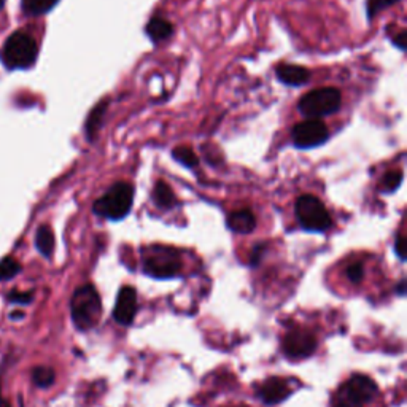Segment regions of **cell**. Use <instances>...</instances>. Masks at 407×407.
Masks as SVG:
<instances>
[{"label": "cell", "instance_id": "1", "mask_svg": "<svg viewBox=\"0 0 407 407\" xmlns=\"http://www.w3.org/2000/svg\"><path fill=\"white\" fill-rule=\"evenodd\" d=\"M38 45L31 34L16 31L0 48V62L6 71H27L36 64Z\"/></svg>", "mask_w": 407, "mask_h": 407}, {"label": "cell", "instance_id": "2", "mask_svg": "<svg viewBox=\"0 0 407 407\" xmlns=\"http://www.w3.org/2000/svg\"><path fill=\"white\" fill-rule=\"evenodd\" d=\"M134 204V188L130 183L118 182L112 185L108 191L94 202L96 215L107 218L110 222H120L129 215Z\"/></svg>", "mask_w": 407, "mask_h": 407}, {"label": "cell", "instance_id": "3", "mask_svg": "<svg viewBox=\"0 0 407 407\" xmlns=\"http://www.w3.org/2000/svg\"><path fill=\"white\" fill-rule=\"evenodd\" d=\"M73 325L80 331H88L98 325L102 315V304L98 289L93 285H83L75 289L71 301Z\"/></svg>", "mask_w": 407, "mask_h": 407}, {"label": "cell", "instance_id": "4", "mask_svg": "<svg viewBox=\"0 0 407 407\" xmlns=\"http://www.w3.org/2000/svg\"><path fill=\"white\" fill-rule=\"evenodd\" d=\"M143 272L153 279H172L180 272L182 259L170 247L155 245L143 253Z\"/></svg>", "mask_w": 407, "mask_h": 407}, {"label": "cell", "instance_id": "5", "mask_svg": "<svg viewBox=\"0 0 407 407\" xmlns=\"http://www.w3.org/2000/svg\"><path fill=\"white\" fill-rule=\"evenodd\" d=\"M342 105V94L336 88H319L307 93L298 103L299 112L307 120H320L333 115Z\"/></svg>", "mask_w": 407, "mask_h": 407}, {"label": "cell", "instance_id": "6", "mask_svg": "<svg viewBox=\"0 0 407 407\" xmlns=\"http://www.w3.org/2000/svg\"><path fill=\"white\" fill-rule=\"evenodd\" d=\"M377 395V385L368 376L356 374L341 385L333 398V407H363Z\"/></svg>", "mask_w": 407, "mask_h": 407}, {"label": "cell", "instance_id": "7", "mask_svg": "<svg viewBox=\"0 0 407 407\" xmlns=\"http://www.w3.org/2000/svg\"><path fill=\"white\" fill-rule=\"evenodd\" d=\"M296 218L299 225L310 232H323L333 225L329 213L319 197L314 195H302L296 201Z\"/></svg>", "mask_w": 407, "mask_h": 407}, {"label": "cell", "instance_id": "8", "mask_svg": "<svg viewBox=\"0 0 407 407\" xmlns=\"http://www.w3.org/2000/svg\"><path fill=\"white\" fill-rule=\"evenodd\" d=\"M292 139L296 148H315L328 142L329 129L321 120H306L293 128Z\"/></svg>", "mask_w": 407, "mask_h": 407}, {"label": "cell", "instance_id": "9", "mask_svg": "<svg viewBox=\"0 0 407 407\" xmlns=\"http://www.w3.org/2000/svg\"><path fill=\"white\" fill-rule=\"evenodd\" d=\"M316 349V339L306 329H292L284 337V351L289 358H306Z\"/></svg>", "mask_w": 407, "mask_h": 407}, {"label": "cell", "instance_id": "10", "mask_svg": "<svg viewBox=\"0 0 407 407\" xmlns=\"http://www.w3.org/2000/svg\"><path fill=\"white\" fill-rule=\"evenodd\" d=\"M137 314V293L134 287H123L116 298L113 319L120 325H130Z\"/></svg>", "mask_w": 407, "mask_h": 407}, {"label": "cell", "instance_id": "11", "mask_svg": "<svg viewBox=\"0 0 407 407\" xmlns=\"http://www.w3.org/2000/svg\"><path fill=\"white\" fill-rule=\"evenodd\" d=\"M289 393H292V388H289L288 382L280 377H269L258 387V396L267 406L285 401Z\"/></svg>", "mask_w": 407, "mask_h": 407}, {"label": "cell", "instance_id": "12", "mask_svg": "<svg viewBox=\"0 0 407 407\" xmlns=\"http://www.w3.org/2000/svg\"><path fill=\"white\" fill-rule=\"evenodd\" d=\"M275 73H277V78L287 86H302L312 77L309 68L296 64H280Z\"/></svg>", "mask_w": 407, "mask_h": 407}, {"label": "cell", "instance_id": "13", "mask_svg": "<svg viewBox=\"0 0 407 407\" xmlns=\"http://www.w3.org/2000/svg\"><path fill=\"white\" fill-rule=\"evenodd\" d=\"M227 227L237 234H250L257 227V218L250 209H240L231 212L226 220Z\"/></svg>", "mask_w": 407, "mask_h": 407}, {"label": "cell", "instance_id": "14", "mask_svg": "<svg viewBox=\"0 0 407 407\" xmlns=\"http://www.w3.org/2000/svg\"><path fill=\"white\" fill-rule=\"evenodd\" d=\"M108 99H103L101 101L98 105H96L91 113L88 115L86 123H85V134H86V139L89 142H94L96 137H98L99 129L103 123V116L107 113V108H108Z\"/></svg>", "mask_w": 407, "mask_h": 407}, {"label": "cell", "instance_id": "15", "mask_svg": "<svg viewBox=\"0 0 407 407\" xmlns=\"http://www.w3.org/2000/svg\"><path fill=\"white\" fill-rule=\"evenodd\" d=\"M145 32H147L148 38L153 41V43H161V41L172 37V34H174V26H172L168 19H164L161 16H155L148 21L147 27H145Z\"/></svg>", "mask_w": 407, "mask_h": 407}, {"label": "cell", "instance_id": "16", "mask_svg": "<svg viewBox=\"0 0 407 407\" xmlns=\"http://www.w3.org/2000/svg\"><path fill=\"white\" fill-rule=\"evenodd\" d=\"M153 201L163 210H169L172 209V207L177 205V197H175L174 190L170 188L169 183H165L163 180H160L155 185Z\"/></svg>", "mask_w": 407, "mask_h": 407}, {"label": "cell", "instance_id": "17", "mask_svg": "<svg viewBox=\"0 0 407 407\" xmlns=\"http://www.w3.org/2000/svg\"><path fill=\"white\" fill-rule=\"evenodd\" d=\"M59 4V0H23L21 9L26 16L37 18L50 13L54 6Z\"/></svg>", "mask_w": 407, "mask_h": 407}, {"label": "cell", "instance_id": "18", "mask_svg": "<svg viewBox=\"0 0 407 407\" xmlns=\"http://www.w3.org/2000/svg\"><path fill=\"white\" fill-rule=\"evenodd\" d=\"M36 247L41 257L50 258L54 252V234L48 225H41L36 234Z\"/></svg>", "mask_w": 407, "mask_h": 407}, {"label": "cell", "instance_id": "19", "mask_svg": "<svg viewBox=\"0 0 407 407\" xmlns=\"http://www.w3.org/2000/svg\"><path fill=\"white\" fill-rule=\"evenodd\" d=\"M56 381V372L51 368L46 366H37L32 371V382L37 385L38 388H48Z\"/></svg>", "mask_w": 407, "mask_h": 407}, {"label": "cell", "instance_id": "20", "mask_svg": "<svg viewBox=\"0 0 407 407\" xmlns=\"http://www.w3.org/2000/svg\"><path fill=\"white\" fill-rule=\"evenodd\" d=\"M403 180H404V175L401 170H388L387 174L382 177L378 190L385 192V195H390V192H395L399 186H401Z\"/></svg>", "mask_w": 407, "mask_h": 407}, {"label": "cell", "instance_id": "21", "mask_svg": "<svg viewBox=\"0 0 407 407\" xmlns=\"http://www.w3.org/2000/svg\"><path fill=\"white\" fill-rule=\"evenodd\" d=\"M172 156H174L175 161L183 164L188 169H195L199 164L197 155L190 147H175L172 150Z\"/></svg>", "mask_w": 407, "mask_h": 407}, {"label": "cell", "instance_id": "22", "mask_svg": "<svg viewBox=\"0 0 407 407\" xmlns=\"http://www.w3.org/2000/svg\"><path fill=\"white\" fill-rule=\"evenodd\" d=\"M21 269L23 267H21V264L15 258L5 257L2 261H0V282L16 277V275L21 272Z\"/></svg>", "mask_w": 407, "mask_h": 407}, {"label": "cell", "instance_id": "23", "mask_svg": "<svg viewBox=\"0 0 407 407\" xmlns=\"http://www.w3.org/2000/svg\"><path fill=\"white\" fill-rule=\"evenodd\" d=\"M399 0H366V15L369 19L374 18L378 11L387 10L388 6L398 4Z\"/></svg>", "mask_w": 407, "mask_h": 407}, {"label": "cell", "instance_id": "24", "mask_svg": "<svg viewBox=\"0 0 407 407\" xmlns=\"http://www.w3.org/2000/svg\"><path fill=\"white\" fill-rule=\"evenodd\" d=\"M34 299V294L31 292H16V289H13V292L9 294V301L13 302V304H19V306H26L29 304V302Z\"/></svg>", "mask_w": 407, "mask_h": 407}, {"label": "cell", "instance_id": "25", "mask_svg": "<svg viewBox=\"0 0 407 407\" xmlns=\"http://www.w3.org/2000/svg\"><path fill=\"white\" fill-rule=\"evenodd\" d=\"M347 277L350 279V282H354V284H360L364 277V269L361 263H355V264H350L347 267Z\"/></svg>", "mask_w": 407, "mask_h": 407}, {"label": "cell", "instance_id": "26", "mask_svg": "<svg viewBox=\"0 0 407 407\" xmlns=\"http://www.w3.org/2000/svg\"><path fill=\"white\" fill-rule=\"evenodd\" d=\"M406 250H407V242H406V237L403 234H399L396 237V242H395V252L399 257V259L406 261Z\"/></svg>", "mask_w": 407, "mask_h": 407}, {"label": "cell", "instance_id": "27", "mask_svg": "<svg viewBox=\"0 0 407 407\" xmlns=\"http://www.w3.org/2000/svg\"><path fill=\"white\" fill-rule=\"evenodd\" d=\"M406 37H407V34H406L404 31H403V32H399L398 36H395V37L391 38L393 45H395L396 48H399V50H401V51H404V50H406V45H407Z\"/></svg>", "mask_w": 407, "mask_h": 407}, {"label": "cell", "instance_id": "28", "mask_svg": "<svg viewBox=\"0 0 407 407\" xmlns=\"http://www.w3.org/2000/svg\"><path fill=\"white\" fill-rule=\"evenodd\" d=\"M264 248H266L264 244H259V245L254 247V250L252 253V264H258L259 263V259H261V257H263V253H264Z\"/></svg>", "mask_w": 407, "mask_h": 407}, {"label": "cell", "instance_id": "29", "mask_svg": "<svg viewBox=\"0 0 407 407\" xmlns=\"http://www.w3.org/2000/svg\"><path fill=\"white\" fill-rule=\"evenodd\" d=\"M10 319H11V320H21V319H24V312H21V310H15V312L10 314Z\"/></svg>", "mask_w": 407, "mask_h": 407}, {"label": "cell", "instance_id": "30", "mask_svg": "<svg viewBox=\"0 0 407 407\" xmlns=\"http://www.w3.org/2000/svg\"><path fill=\"white\" fill-rule=\"evenodd\" d=\"M398 293L399 294L406 293V280H401V284H399V287H398Z\"/></svg>", "mask_w": 407, "mask_h": 407}, {"label": "cell", "instance_id": "31", "mask_svg": "<svg viewBox=\"0 0 407 407\" xmlns=\"http://www.w3.org/2000/svg\"><path fill=\"white\" fill-rule=\"evenodd\" d=\"M5 2H6V0H0V10H2L4 6H5Z\"/></svg>", "mask_w": 407, "mask_h": 407}, {"label": "cell", "instance_id": "32", "mask_svg": "<svg viewBox=\"0 0 407 407\" xmlns=\"http://www.w3.org/2000/svg\"><path fill=\"white\" fill-rule=\"evenodd\" d=\"M0 407H10V404L6 403V401H2V404H0Z\"/></svg>", "mask_w": 407, "mask_h": 407}, {"label": "cell", "instance_id": "33", "mask_svg": "<svg viewBox=\"0 0 407 407\" xmlns=\"http://www.w3.org/2000/svg\"><path fill=\"white\" fill-rule=\"evenodd\" d=\"M0 387H2V382H0ZM0 395H2V393H0ZM2 401L4 399H2V396H0V404H2Z\"/></svg>", "mask_w": 407, "mask_h": 407}, {"label": "cell", "instance_id": "34", "mask_svg": "<svg viewBox=\"0 0 407 407\" xmlns=\"http://www.w3.org/2000/svg\"><path fill=\"white\" fill-rule=\"evenodd\" d=\"M234 407H245V406H234Z\"/></svg>", "mask_w": 407, "mask_h": 407}]
</instances>
